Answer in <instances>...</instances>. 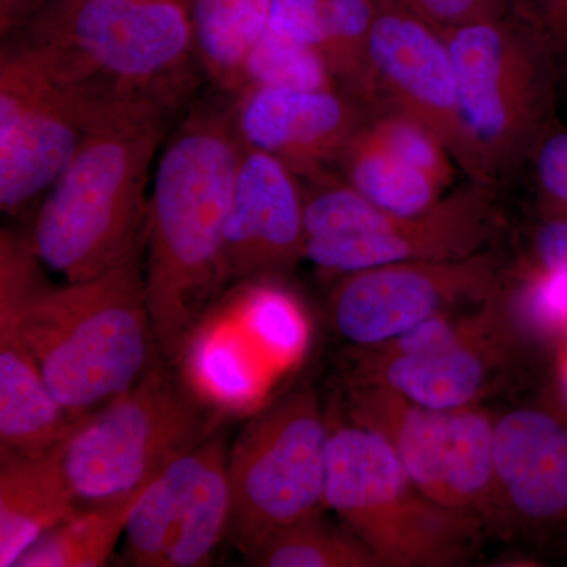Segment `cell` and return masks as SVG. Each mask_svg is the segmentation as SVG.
Returning <instances> with one entry per match:
<instances>
[{"instance_id":"6da1fadb","label":"cell","mask_w":567,"mask_h":567,"mask_svg":"<svg viewBox=\"0 0 567 567\" xmlns=\"http://www.w3.org/2000/svg\"><path fill=\"white\" fill-rule=\"evenodd\" d=\"M241 145L234 107H199L164 148L153 178L145 290L159 357L174 365L227 282L224 238Z\"/></svg>"},{"instance_id":"7a4b0ae2","label":"cell","mask_w":567,"mask_h":567,"mask_svg":"<svg viewBox=\"0 0 567 567\" xmlns=\"http://www.w3.org/2000/svg\"><path fill=\"white\" fill-rule=\"evenodd\" d=\"M21 324L47 385L74 417L125 393L158 360L147 290L145 244L110 270L63 286L35 279Z\"/></svg>"},{"instance_id":"3957f363","label":"cell","mask_w":567,"mask_h":567,"mask_svg":"<svg viewBox=\"0 0 567 567\" xmlns=\"http://www.w3.org/2000/svg\"><path fill=\"white\" fill-rule=\"evenodd\" d=\"M164 117L162 111L134 112L91 130L44 194L29 241L65 281L103 274L145 244L148 173Z\"/></svg>"},{"instance_id":"277c9868","label":"cell","mask_w":567,"mask_h":567,"mask_svg":"<svg viewBox=\"0 0 567 567\" xmlns=\"http://www.w3.org/2000/svg\"><path fill=\"white\" fill-rule=\"evenodd\" d=\"M456 76L461 155L473 185L494 189L529 162L555 125L559 82L525 11L442 31Z\"/></svg>"},{"instance_id":"5b68a950","label":"cell","mask_w":567,"mask_h":567,"mask_svg":"<svg viewBox=\"0 0 567 567\" xmlns=\"http://www.w3.org/2000/svg\"><path fill=\"white\" fill-rule=\"evenodd\" d=\"M324 506L380 567H453L480 551L487 529L417 488L385 440L363 425L330 427Z\"/></svg>"},{"instance_id":"8992f818","label":"cell","mask_w":567,"mask_h":567,"mask_svg":"<svg viewBox=\"0 0 567 567\" xmlns=\"http://www.w3.org/2000/svg\"><path fill=\"white\" fill-rule=\"evenodd\" d=\"M532 341L503 278L480 305L436 316L385 344L352 347L347 379L432 409H465L513 385Z\"/></svg>"},{"instance_id":"52a82bcc","label":"cell","mask_w":567,"mask_h":567,"mask_svg":"<svg viewBox=\"0 0 567 567\" xmlns=\"http://www.w3.org/2000/svg\"><path fill=\"white\" fill-rule=\"evenodd\" d=\"M13 35L50 48L80 76L169 111L188 91L197 59L188 0H50Z\"/></svg>"},{"instance_id":"ba28073f","label":"cell","mask_w":567,"mask_h":567,"mask_svg":"<svg viewBox=\"0 0 567 567\" xmlns=\"http://www.w3.org/2000/svg\"><path fill=\"white\" fill-rule=\"evenodd\" d=\"M221 416L163 358L132 388L81 421L63 442V468L78 505L118 502L218 429Z\"/></svg>"},{"instance_id":"9c48e42d","label":"cell","mask_w":567,"mask_h":567,"mask_svg":"<svg viewBox=\"0 0 567 567\" xmlns=\"http://www.w3.org/2000/svg\"><path fill=\"white\" fill-rule=\"evenodd\" d=\"M328 436L308 386L268 402L244 425L229 450V537L245 558L324 505Z\"/></svg>"},{"instance_id":"30bf717a","label":"cell","mask_w":567,"mask_h":567,"mask_svg":"<svg viewBox=\"0 0 567 567\" xmlns=\"http://www.w3.org/2000/svg\"><path fill=\"white\" fill-rule=\"evenodd\" d=\"M352 423L385 440L420 491L496 532L494 417L480 405L432 409L390 388L347 379Z\"/></svg>"},{"instance_id":"8fae6325","label":"cell","mask_w":567,"mask_h":567,"mask_svg":"<svg viewBox=\"0 0 567 567\" xmlns=\"http://www.w3.org/2000/svg\"><path fill=\"white\" fill-rule=\"evenodd\" d=\"M230 511L229 450L215 429L174 457L137 496L123 555L137 567L208 566L229 536Z\"/></svg>"},{"instance_id":"7c38bea8","label":"cell","mask_w":567,"mask_h":567,"mask_svg":"<svg viewBox=\"0 0 567 567\" xmlns=\"http://www.w3.org/2000/svg\"><path fill=\"white\" fill-rule=\"evenodd\" d=\"M505 274L495 254L416 260L341 276L330 297L336 331L353 347H375L446 312L486 300Z\"/></svg>"},{"instance_id":"4fadbf2b","label":"cell","mask_w":567,"mask_h":567,"mask_svg":"<svg viewBox=\"0 0 567 567\" xmlns=\"http://www.w3.org/2000/svg\"><path fill=\"white\" fill-rule=\"evenodd\" d=\"M496 535L567 543V399L555 394L494 420Z\"/></svg>"},{"instance_id":"5bb4252c","label":"cell","mask_w":567,"mask_h":567,"mask_svg":"<svg viewBox=\"0 0 567 567\" xmlns=\"http://www.w3.org/2000/svg\"><path fill=\"white\" fill-rule=\"evenodd\" d=\"M29 237L0 234V451L44 453L84 417L66 412L47 385L21 324L25 290L40 276ZM89 416V415H87Z\"/></svg>"},{"instance_id":"9a60e30c","label":"cell","mask_w":567,"mask_h":567,"mask_svg":"<svg viewBox=\"0 0 567 567\" xmlns=\"http://www.w3.org/2000/svg\"><path fill=\"white\" fill-rule=\"evenodd\" d=\"M498 227L492 189L473 185L443 196L420 215H394L379 229L306 238L305 259L338 276L379 265L465 259L486 251Z\"/></svg>"},{"instance_id":"2e32d148","label":"cell","mask_w":567,"mask_h":567,"mask_svg":"<svg viewBox=\"0 0 567 567\" xmlns=\"http://www.w3.org/2000/svg\"><path fill=\"white\" fill-rule=\"evenodd\" d=\"M372 102L425 123L457 164L461 123L456 76L445 35L412 11L380 3L369 40Z\"/></svg>"},{"instance_id":"e0dca14e","label":"cell","mask_w":567,"mask_h":567,"mask_svg":"<svg viewBox=\"0 0 567 567\" xmlns=\"http://www.w3.org/2000/svg\"><path fill=\"white\" fill-rule=\"evenodd\" d=\"M305 193L298 175L244 142L224 238L227 281L292 270L305 259Z\"/></svg>"},{"instance_id":"ac0fdd59","label":"cell","mask_w":567,"mask_h":567,"mask_svg":"<svg viewBox=\"0 0 567 567\" xmlns=\"http://www.w3.org/2000/svg\"><path fill=\"white\" fill-rule=\"evenodd\" d=\"M364 107L341 92L246 87L234 106L235 125L249 147L275 156L298 178L315 177L339 156L365 122Z\"/></svg>"},{"instance_id":"d6986e66","label":"cell","mask_w":567,"mask_h":567,"mask_svg":"<svg viewBox=\"0 0 567 567\" xmlns=\"http://www.w3.org/2000/svg\"><path fill=\"white\" fill-rule=\"evenodd\" d=\"M52 74L51 91L0 141V208L6 215H21L50 192L73 162L85 134L126 114L84 85L63 80L54 70Z\"/></svg>"},{"instance_id":"ffe728a7","label":"cell","mask_w":567,"mask_h":567,"mask_svg":"<svg viewBox=\"0 0 567 567\" xmlns=\"http://www.w3.org/2000/svg\"><path fill=\"white\" fill-rule=\"evenodd\" d=\"M177 368L193 393L221 417L262 409L279 379L224 303L203 317Z\"/></svg>"},{"instance_id":"44dd1931","label":"cell","mask_w":567,"mask_h":567,"mask_svg":"<svg viewBox=\"0 0 567 567\" xmlns=\"http://www.w3.org/2000/svg\"><path fill=\"white\" fill-rule=\"evenodd\" d=\"M63 442L35 456L0 451V567L17 566L80 509L63 468Z\"/></svg>"},{"instance_id":"7402d4cb","label":"cell","mask_w":567,"mask_h":567,"mask_svg":"<svg viewBox=\"0 0 567 567\" xmlns=\"http://www.w3.org/2000/svg\"><path fill=\"white\" fill-rule=\"evenodd\" d=\"M274 0H188L197 61L224 91L238 95L249 52L267 29Z\"/></svg>"},{"instance_id":"603a6c76","label":"cell","mask_w":567,"mask_h":567,"mask_svg":"<svg viewBox=\"0 0 567 567\" xmlns=\"http://www.w3.org/2000/svg\"><path fill=\"white\" fill-rule=\"evenodd\" d=\"M279 377L289 372L308 350V316L292 292L267 278L246 279L223 301Z\"/></svg>"},{"instance_id":"cb8c5ba5","label":"cell","mask_w":567,"mask_h":567,"mask_svg":"<svg viewBox=\"0 0 567 567\" xmlns=\"http://www.w3.org/2000/svg\"><path fill=\"white\" fill-rule=\"evenodd\" d=\"M338 164L349 185L394 215H420L434 207L445 192L385 147L369 128L368 121L347 142Z\"/></svg>"},{"instance_id":"d4e9b609","label":"cell","mask_w":567,"mask_h":567,"mask_svg":"<svg viewBox=\"0 0 567 567\" xmlns=\"http://www.w3.org/2000/svg\"><path fill=\"white\" fill-rule=\"evenodd\" d=\"M141 492L118 502L80 507L73 516L41 536L18 559L17 567L106 566L125 535L126 522Z\"/></svg>"},{"instance_id":"484cf974","label":"cell","mask_w":567,"mask_h":567,"mask_svg":"<svg viewBox=\"0 0 567 567\" xmlns=\"http://www.w3.org/2000/svg\"><path fill=\"white\" fill-rule=\"evenodd\" d=\"M245 559L259 567H380L358 537L322 520L319 511L278 529Z\"/></svg>"},{"instance_id":"4316f807","label":"cell","mask_w":567,"mask_h":567,"mask_svg":"<svg viewBox=\"0 0 567 567\" xmlns=\"http://www.w3.org/2000/svg\"><path fill=\"white\" fill-rule=\"evenodd\" d=\"M380 0H324L322 54L339 89L361 106H374L369 40Z\"/></svg>"},{"instance_id":"83f0119b","label":"cell","mask_w":567,"mask_h":567,"mask_svg":"<svg viewBox=\"0 0 567 567\" xmlns=\"http://www.w3.org/2000/svg\"><path fill=\"white\" fill-rule=\"evenodd\" d=\"M252 85L295 91L339 89L319 48L268 31L264 32L246 59L241 91Z\"/></svg>"},{"instance_id":"f1b7e54d","label":"cell","mask_w":567,"mask_h":567,"mask_svg":"<svg viewBox=\"0 0 567 567\" xmlns=\"http://www.w3.org/2000/svg\"><path fill=\"white\" fill-rule=\"evenodd\" d=\"M369 128L398 158L439 183L443 189L454 177L453 155L425 123L405 112L382 110L368 121Z\"/></svg>"},{"instance_id":"f546056e","label":"cell","mask_w":567,"mask_h":567,"mask_svg":"<svg viewBox=\"0 0 567 567\" xmlns=\"http://www.w3.org/2000/svg\"><path fill=\"white\" fill-rule=\"evenodd\" d=\"M522 323L533 339H567V270L525 262L506 282Z\"/></svg>"},{"instance_id":"4dcf8cb0","label":"cell","mask_w":567,"mask_h":567,"mask_svg":"<svg viewBox=\"0 0 567 567\" xmlns=\"http://www.w3.org/2000/svg\"><path fill=\"white\" fill-rule=\"evenodd\" d=\"M540 216L567 215V126L555 123L529 156Z\"/></svg>"},{"instance_id":"1f68e13d","label":"cell","mask_w":567,"mask_h":567,"mask_svg":"<svg viewBox=\"0 0 567 567\" xmlns=\"http://www.w3.org/2000/svg\"><path fill=\"white\" fill-rule=\"evenodd\" d=\"M520 9V0H417L412 13L440 31L495 20Z\"/></svg>"},{"instance_id":"d6a6232c","label":"cell","mask_w":567,"mask_h":567,"mask_svg":"<svg viewBox=\"0 0 567 567\" xmlns=\"http://www.w3.org/2000/svg\"><path fill=\"white\" fill-rule=\"evenodd\" d=\"M323 11L324 0H274L265 31L320 50Z\"/></svg>"},{"instance_id":"836d02e7","label":"cell","mask_w":567,"mask_h":567,"mask_svg":"<svg viewBox=\"0 0 567 567\" xmlns=\"http://www.w3.org/2000/svg\"><path fill=\"white\" fill-rule=\"evenodd\" d=\"M520 7L546 41L559 93L567 95V0H520Z\"/></svg>"},{"instance_id":"e575fe53","label":"cell","mask_w":567,"mask_h":567,"mask_svg":"<svg viewBox=\"0 0 567 567\" xmlns=\"http://www.w3.org/2000/svg\"><path fill=\"white\" fill-rule=\"evenodd\" d=\"M528 264L567 270V215L543 216L533 230Z\"/></svg>"},{"instance_id":"d590c367","label":"cell","mask_w":567,"mask_h":567,"mask_svg":"<svg viewBox=\"0 0 567 567\" xmlns=\"http://www.w3.org/2000/svg\"><path fill=\"white\" fill-rule=\"evenodd\" d=\"M50 0H0V32L3 37L21 31Z\"/></svg>"},{"instance_id":"8d00e7d4","label":"cell","mask_w":567,"mask_h":567,"mask_svg":"<svg viewBox=\"0 0 567 567\" xmlns=\"http://www.w3.org/2000/svg\"><path fill=\"white\" fill-rule=\"evenodd\" d=\"M559 375H561L563 394L567 399V339L563 347L561 360H559Z\"/></svg>"}]
</instances>
